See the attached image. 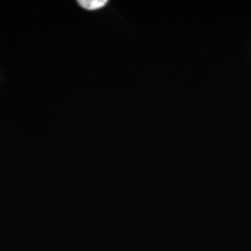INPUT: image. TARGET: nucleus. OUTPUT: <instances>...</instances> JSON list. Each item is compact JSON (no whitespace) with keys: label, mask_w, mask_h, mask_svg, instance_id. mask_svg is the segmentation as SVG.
Masks as SVG:
<instances>
[{"label":"nucleus","mask_w":251,"mask_h":251,"mask_svg":"<svg viewBox=\"0 0 251 251\" xmlns=\"http://www.w3.org/2000/svg\"><path fill=\"white\" fill-rule=\"evenodd\" d=\"M107 0H79L77 3L82 8L89 9V10H95L104 7L107 4Z\"/></svg>","instance_id":"f257e3e1"}]
</instances>
